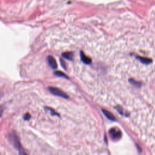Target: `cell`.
Instances as JSON below:
<instances>
[{
    "label": "cell",
    "instance_id": "cell-7",
    "mask_svg": "<svg viewBox=\"0 0 155 155\" xmlns=\"http://www.w3.org/2000/svg\"><path fill=\"white\" fill-rule=\"evenodd\" d=\"M62 57L72 61L73 60V53L70 52H64L62 54Z\"/></svg>",
    "mask_w": 155,
    "mask_h": 155
},
{
    "label": "cell",
    "instance_id": "cell-5",
    "mask_svg": "<svg viewBox=\"0 0 155 155\" xmlns=\"http://www.w3.org/2000/svg\"><path fill=\"white\" fill-rule=\"evenodd\" d=\"M102 113H104V115L105 116V117H106L108 119H109L111 121H116V118H115V116L112 113H110L109 111H108L107 110L102 109Z\"/></svg>",
    "mask_w": 155,
    "mask_h": 155
},
{
    "label": "cell",
    "instance_id": "cell-9",
    "mask_svg": "<svg viewBox=\"0 0 155 155\" xmlns=\"http://www.w3.org/2000/svg\"><path fill=\"white\" fill-rule=\"evenodd\" d=\"M129 82L130 83V84H132L133 85H134L135 87H140L141 86V83L139 81H136L135 79H130Z\"/></svg>",
    "mask_w": 155,
    "mask_h": 155
},
{
    "label": "cell",
    "instance_id": "cell-4",
    "mask_svg": "<svg viewBox=\"0 0 155 155\" xmlns=\"http://www.w3.org/2000/svg\"><path fill=\"white\" fill-rule=\"evenodd\" d=\"M80 57L81 59V61L83 62V63L85 64H90L91 63V59L88 57L84 54L83 52H80Z\"/></svg>",
    "mask_w": 155,
    "mask_h": 155
},
{
    "label": "cell",
    "instance_id": "cell-3",
    "mask_svg": "<svg viewBox=\"0 0 155 155\" xmlns=\"http://www.w3.org/2000/svg\"><path fill=\"white\" fill-rule=\"evenodd\" d=\"M47 61L49 66H50L53 69H57V67H58L57 63V61H56L55 59L53 57H52V56L51 55L48 56L47 58Z\"/></svg>",
    "mask_w": 155,
    "mask_h": 155
},
{
    "label": "cell",
    "instance_id": "cell-10",
    "mask_svg": "<svg viewBox=\"0 0 155 155\" xmlns=\"http://www.w3.org/2000/svg\"><path fill=\"white\" fill-rule=\"evenodd\" d=\"M47 109L48 110V111H51V113L52 115H58V114L57 113H56L55 112V111L51 108H47Z\"/></svg>",
    "mask_w": 155,
    "mask_h": 155
},
{
    "label": "cell",
    "instance_id": "cell-1",
    "mask_svg": "<svg viewBox=\"0 0 155 155\" xmlns=\"http://www.w3.org/2000/svg\"><path fill=\"white\" fill-rule=\"evenodd\" d=\"M48 90L50 91L52 94L55 96H58L65 99L69 98V96H68L64 91H62L59 89L53 87H48Z\"/></svg>",
    "mask_w": 155,
    "mask_h": 155
},
{
    "label": "cell",
    "instance_id": "cell-11",
    "mask_svg": "<svg viewBox=\"0 0 155 155\" xmlns=\"http://www.w3.org/2000/svg\"><path fill=\"white\" fill-rule=\"evenodd\" d=\"M18 152H19V155H27V154H26V153L25 152V151H24V150L23 149V148H21V149Z\"/></svg>",
    "mask_w": 155,
    "mask_h": 155
},
{
    "label": "cell",
    "instance_id": "cell-2",
    "mask_svg": "<svg viewBox=\"0 0 155 155\" xmlns=\"http://www.w3.org/2000/svg\"><path fill=\"white\" fill-rule=\"evenodd\" d=\"M109 134L111 138L114 141H118L121 138L122 133L119 129L113 128L110 130Z\"/></svg>",
    "mask_w": 155,
    "mask_h": 155
},
{
    "label": "cell",
    "instance_id": "cell-13",
    "mask_svg": "<svg viewBox=\"0 0 155 155\" xmlns=\"http://www.w3.org/2000/svg\"><path fill=\"white\" fill-rule=\"evenodd\" d=\"M61 63L62 66H63V67L64 68V69H66V64H65V63H64V61H63V60L61 59Z\"/></svg>",
    "mask_w": 155,
    "mask_h": 155
},
{
    "label": "cell",
    "instance_id": "cell-6",
    "mask_svg": "<svg viewBox=\"0 0 155 155\" xmlns=\"http://www.w3.org/2000/svg\"><path fill=\"white\" fill-rule=\"evenodd\" d=\"M136 58L139 59L142 63H143L144 64H149L152 63V60L148 58L142 57H139V56H138V57H136Z\"/></svg>",
    "mask_w": 155,
    "mask_h": 155
},
{
    "label": "cell",
    "instance_id": "cell-12",
    "mask_svg": "<svg viewBox=\"0 0 155 155\" xmlns=\"http://www.w3.org/2000/svg\"><path fill=\"white\" fill-rule=\"evenodd\" d=\"M30 116L29 114H26L25 115V116H24V119H25L26 120H29L30 119Z\"/></svg>",
    "mask_w": 155,
    "mask_h": 155
},
{
    "label": "cell",
    "instance_id": "cell-8",
    "mask_svg": "<svg viewBox=\"0 0 155 155\" xmlns=\"http://www.w3.org/2000/svg\"><path fill=\"white\" fill-rule=\"evenodd\" d=\"M55 75L59 77H62V78H64L66 79H69V77H68L64 73L61 71H56L55 72Z\"/></svg>",
    "mask_w": 155,
    "mask_h": 155
}]
</instances>
